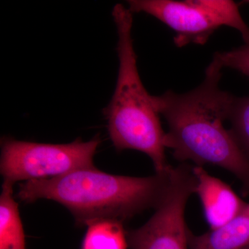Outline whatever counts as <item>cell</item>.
<instances>
[{
  "instance_id": "cell-1",
  "label": "cell",
  "mask_w": 249,
  "mask_h": 249,
  "mask_svg": "<svg viewBox=\"0 0 249 249\" xmlns=\"http://www.w3.org/2000/svg\"><path fill=\"white\" fill-rule=\"evenodd\" d=\"M223 68L214 55L199 86L183 93L167 91L152 96V101L168 123L164 145L175 160L224 168L240 180L249 195V160L224 126L234 96L219 87Z\"/></svg>"
},
{
  "instance_id": "cell-2",
  "label": "cell",
  "mask_w": 249,
  "mask_h": 249,
  "mask_svg": "<svg viewBox=\"0 0 249 249\" xmlns=\"http://www.w3.org/2000/svg\"><path fill=\"white\" fill-rule=\"evenodd\" d=\"M170 170L134 178L105 173L94 167L58 178L29 180L20 185L18 196L28 203L57 201L80 226L107 220L123 223L160 204L169 186Z\"/></svg>"
},
{
  "instance_id": "cell-3",
  "label": "cell",
  "mask_w": 249,
  "mask_h": 249,
  "mask_svg": "<svg viewBox=\"0 0 249 249\" xmlns=\"http://www.w3.org/2000/svg\"><path fill=\"white\" fill-rule=\"evenodd\" d=\"M132 14L121 4H116L113 9L119 38V74L114 95L103 111L116 150L143 152L151 159L156 173H166L173 166L168 164L165 156V132L160 124V114L139 76L132 38Z\"/></svg>"
},
{
  "instance_id": "cell-4",
  "label": "cell",
  "mask_w": 249,
  "mask_h": 249,
  "mask_svg": "<svg viewBox=\"0 0 249 249\" xmlns=\"http://www.w3.org/2000/svg\"><path fill=\"white\" fill-rule=\"evenodd\" d=\"M127 2L131 12L150 15L173 29L176 33L174 42L178 47L191 43L204 45L222 26L238 31L245 44H249V27L235 1L130 0Z\"/></svg>"
},
{
  "instance_id": "cell-5",
  "label": "cell",
  "mask_w": 249,
  "mask_h": 249,
  "mask_svg": "<svg viewBox=\"0 0 249 249\" xmlns=\"http://www.w3.org/2000/svg\"><path fill=\"white\" fill-rule=\"evenodd\" d=\"M101 141L98 136L83 142L47 144L4 138L0 169L4 182L46 179L77 170L94 168L93 156Z\"/></svg>"
},
{
  "instance_id": "cell-6",
  "label": "cell",
  "mask_w": 249,
  "mask_h": 249,
  "mask_svg": "<svg viewBox=\"0 0 249 249\" xmlns=\"http://www.w3.org/2000/svg\"><path fill=\"white\" fill-rule=\"evenodd\" d=\"M196 178L193 166L181 163L173 167L166 194L155 214L142 227L126 231L131 249H188V228L185 210L196 193Z\"/></svg>"
},
{
  "instance_id": "cell-7",
  "label": "cell",
  "mask_w": 249,
  "mask_h": 249,
  "mask_svg": "<svg viewBox=\"0 0 249 249\" xmlns=\"http://www.w3.org/2000/svg\"><path fill=\"white\" fill-rule=\"evenodd\" d=\"M196 178V193L200 199L206 221L211 230L227 224L247 207L246 202L231 187L211 176L201 166H193Z\"/></svg>"
},
{
  "instance_id": "cell-8",
  "label": "cell",
  "mask_w": 249,
  "mask_h": 249,
  "mask_svg": "<svg viewBox=\"0 0 249 249\" xmlns=\"http://www.w3.org/2000/svg\"><path fill=\"white\" fill-rule=\"evenodd\" d=\"M190 249H243L249 247V203L238 215L223 227L203 235L188 232Z\"/></svg>"
},
{
  "instance_id": "cell-9",
  "label": "cell",
  "mask_w": 249,
  "mask_h": 249,
  "mask_svg": "<svg viewBox=\"0 0 249 249\" xmlns=\"http://www.w3.org/2000/svg\"><path fill=\"white\" fill-rule=\"evenodd\" d=\"M13 186L4 182L0 196V249H26L25 235L18 205L13 197Z\"/></svg>"
},
{
  "instance_id": "cell-10",
  "label": "cell",
  "mask_w": 249,
  "mask_h": 249,
  "mask_svg": "<svg viewBox=\"0 0 249 249\" xmlns=\"http://www.w3.org/2000/svg\"><path fill=\"white\" fill-rule=\"evenodd\" d=\"M127 247L123 223L107 220L88 227L82 249H126Z\"/></svg>"
},
{
  "instance_id": "cell-11",
  "label": "cell",
  "mask_w": 249,
  "mask_h": 249,
  "mask_svg": "<svg viewBox=\"0 0 249 249\" xmlns=\"http://www.w3.org/2000/svg\"><path fill=\"white\" fill-rule=\"evenodd\" d=\"M228 120L231 132L249 160V96H234Z\"/></svg>"
},
{
  "instance_id": "cell-12",
  "label": "cell",
  "mask_w": 249,
  "mask_h": 249,
  "mask_svg": "<svg viewBox=\"0 0 249 249\" xmlns=\"http://www.w3.org/2000/svg\"><path fill=\"white\" fill-rule=\"evenodd\" d=\"M214 55L223 67L235 70L249 78V44L229 52H217Z\"/></svg>"
},
{
  "instance_id": "cell-13",
  "label": "cell",
  "mask_w": 249,
  "mask_h": 249,
  "mask_svg": "<svg viewBox=\"0 0 249 249\" xmlns=\"http://www.w3.org/2000/svg\"><path fill=\"white\" fill-rule=\"evenodd\" d=\"M241 4H249V0H246V1H241Z\"/></svg>"
},
{
  "instance_id": "cell-14",
  "label": "cell",
  "mask_w": 249,
  "mask_h": 249,
  "mask_svg": "<svg viewBox=\"0 0 249 249\" xmlns=\"http://www.w3.org/2000/svg\"><path fill=\"white\" fill-rule=\"evenodd\" d=\"M243 249H249V247H246V248Z\"/></svg>"
}]
</instances>
